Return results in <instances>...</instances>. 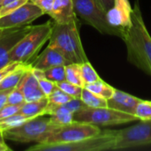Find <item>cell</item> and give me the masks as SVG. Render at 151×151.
I'll use <instances>...</instances> for the list:
<instances>
[{
	"mask_svg": "<svg viewBox=\"0 0 151 151\" xmlns=\"http://www.w3.org/2000/svg\"><path fill=\"white\" fill-rule=\"evenodd\" d=\"M81 72L85 85L95 82L99 79H101L98 73H96V71L92 66V65L89 63V61L81 64Z\"/></svg>",
	"mask_w": 151,
	"mask_h": 151,
	"instance_id": "obj_23",
	"label": "cell"
},
{
	"mask_svg": "<svg viewBox=\"0 0 151 151\" xmlns=\"http://www.w3.org/2000/svg\"><path fill=\"white\" fill-rule=\"evenodd\" d=\"M77 22L78 20L67 24L55 23L52 26L49 42L50 46L59 49L71 64H82L88 61L81 43Z\"/></svg>",
	"mask_w": 151,
	"mask_h": 151,
	"instance_id": "obj_2",
	"label": "cell"
},
{
	"mask_svg": "<svg viewBox=\"0 0 151 151\" xmlns=\"http://www.w3.org/2000/svg\"><path fill=\"white\" fill-rule=\"evenodd\" d=\"M142 99L124 91L115 89L113 96L107 100V107L121 112L134 115V111Z\"/></svg>",
	"mask_w": 151,
	"mask_h": 151,
	"instance_id": "obj_14",
	"label": "cell"
},
{
	"mask_svg": "<svg viewBox=\"0 0 151 151\" xmlns=\"http://www.w3.org/2000/svg\"><path fill=\"white\" fill-rule=\"evenodd\" d=\"M49 15L58 24H67L78 20L72 0H54Z\"/></svg>",
	"mask_w": 151,
	"mask_h": 151,
	"instance_id": "obj_16",
	"label": "cell"
},
{
	"mask_svg": "<svg viewBox=\"0 0 151 151\" xmlns=\"http://www.w3.org/2000/svg\"><path fill=\"white\" fill-rule=\"evenodd\" d=\"M28 119H27L20 114L15 113L8 118H5V119L0 120V130L2 132L6 131L8 129H11L12 127H18V126L23 124L25 121H27Z\"/></svg>",
	"mask_w": 151,
	"mask_h": 151,
	"instance_id": "obj_24",
	"label": "cell"
},
{
	"mask_svg": "<svg viewBox=\"0 0 151 151\" xmlns=\"http://www.w3.org/2000/svg\"><path fill=\"white\" fill-rule=\"evenodd\" d=\"M85 88L88 89L89 91L96 94L97 96L108 100L110 99L115 91V88H113L112 86L109 85L108 83H106L104 81H103L102 79H99L98 81L89 83V84H86L84 86Z\"/></svg>",
	"mask_w": 151,
	"mask_h": 151,
	"instance_id": "obj_19",
	"label": "cell"
},
{
	"mask_svg": "<svg viewBox=\"0 0 151 151\" xmlns=\"http://www.w3.org/2000/svg\"><path fill=\"white\" fill-rule=\"evenodd\" d=\"M1 7H2V4H1V2H0V9H1Z\"/></svg>",
	"mask_w": 151,
	"mask_h": 151,
	"instance_id": "obj_41",
	"label": "cell"
},
{
	"mask_svg": "<svg viewBox=\"0 0 151 151\" xmlns=\"http://www.w3.org/2000/svg\"><path fill=\"white\" fill-rule=\"evenodd\" d=\"M75 15L104 35H115L121 38V31L112 27L106 17V12L97 4L96 0H72Z\"/></svg>",
	"mask_w": 151,
	"mask_h": 151,
	"instance_id": "obj_7",
	"label": "cell"
},
{
	"mask_svg": "<svg viewBox=\"0 0 151 151\" xmlns=\"http://www.w3.org/2000/svg\"><path fill=\"white\" fill-rule=\"evenodd\" d=\"M22 63H19V62H11L8 65H6L5 66L0 68V81H3L8 74H10L12 72H13L16 68H18L19 66V65Z\"/></svg>",
	"mask_w": 151,
	"mask_h": 151,
	"instance_id": "obj_34",
	"label": "cell"
},
{
	"mask_svg": "<svg viewBox=\"0 0 151 151\" xmlns=\"http://www.w3.org/2000/svg\"><path fill=\"white\" fill-rule=\"evenodd\" d=\"M71 63L65 58L59 49L50 45L30 63L32 67L41 70H46L56 65H67Z\"/></svg>",
	"mask_w": 151,
	"mask_h": 151,
	"instance_id": "obj_13",
	"label": "cell"
},
{
	"mask_svg": "<svg viewBox=\"0 0 151 151\" xmlns=\"http://www.w3.org/2000/svg\"><path fill=\"white\" fill-rule=\"evenodd\" d=\"M65 78L66 81L84 88L85 83L83 81L81 72V64L72 63L65 65Z\"/></svg>",
	"mask_w": 151,
	"mask_h": 151,
	"instance_id": "obj_21",
	"label": "cell"
},
{
	"mask_svg": "<svg viewBox=\"0 0 151 151\" xmlns=\"http://www.w3.org/2000/svg\"><path fill=\"white\" fill-rule=\"evenodd\" d=\"M27 1H29V0H15L13 2H11V3L5 4V5H3L0 9V17L11 13L12 12H13L14 10L19 8L22 4H26Z\"/></svg>",
	"mask_w": 151,
	"mask_h": 151,
	"instance_id": "obj_31",
	"label": "cell"
},
{
	"mask_svg": "<svg viewBox=\"0 0 151 151\" xmlns=\"http://www.w3.org/2000/svg\"><path fill=\"white\" fill-rule=\"evenodd\" d=\"M11 148L8 147L7 144H5L4 141H0V151H11Z\"/></svg>",
	"mask_w": 151,
	"mask_h": 151,
	"instance_id": "obj_37",
	"label": "cell"
},
{
	"mask_svg": "<svg viewBox=\"0 0 151 151\" xmlns=\"http://www.w3.org/2000/svg\"><path fill=\"white\" fill-rule=\"evenodd\" d=\"M73 99V96H69L63 90H61L59 88H56L55 90L48 96V100L50 103L55 104H64L69 101Z\"/></svg>",
	"mask_w": 151,
	"mask_h": 151,
	"instance_id": "obj_28",
	"label": "cell"
},
{
	"mask_svg": "<svg viewBox=\"0 0 151 151\" xmlns=\"http://www.w3.org/2000/svg\"><path fill=\"white\" fill-rule=\"evenodd\" d=\"M81 101L88 106L91 108H99V107H107V100L97 96L96 94L89 91L88 89L83 88L81 96Z\"/></svg>",
	"mask_w": 151,
	"mask_h": 151,
	"instance_id": "obj_20",
	"label": "cell"
},
{
	"mask_svg": "<svg viewBox=\"0 0 151 151\" xmlns=\"http://www.w3.org/2000/svg\"><path fill=\"white\" fill-rule=\"evenodd\" d=\"M30 67V64H20L18 68L8 74L3 81H0V90L14 88L21 80L25 72Z\"/></svg>",
	"mask_w": 151,
	"mask_h": 151,
	"instance_id": "obj_18",
	"label": "cell"
},
{
	"mask_svg": "<svg viewBox=\"0 0 151 151\" xmlns=\"http://www.w3.org/2000/svg\"><path fill=\"white\" fill-rule=\"evenodd\" d=\"M96 2L105 12H107L112 7L114 0H96Z\"/></svg>",
	"mask_w": 151,
	"mask_h": 151,
	"instance_id": "obj_36",
	"label": "cell"
},
{
	"mask_svg": "<svg viewBox=\"0 0 151 151\" xmlns=\"http://www.w3.org/2000/svg\"><path fill=\"white\" fill-rule=\"evenodd\" d=\"M121 39L127 50V60L151 76V36L142 18L139 0L132 11V22L122 31Z\"/></svg>",
	"mask_w": 151,
	"mask_h": 151,
	"instance_id": "obj_1",
	"label": "cell"
},
{
	"mask_svg": "<svg viewBox=\"0 0 151 151\" xmlns=\"http://www.w3.org/2000/svg\"><path fill=\"white\" fill-rule=\"evenodd\" d=\"M136 120L138 119L133 114L121 112L109 107H86L73 113V121L88 123L98 127L118 126Z\"/></svg>",
	"mask_w": 151,
	"mask_h": 151,
	"instance_id": "obj_6",
	"label": "cell"
},
{
	"mask_svg": "<svg viewBox=\"0 0 151 151\" xmlns=\"http://www.w3.org/2000/svg\"><path fill=\"white\" fill-rule=\"evenodd\" d=\"M44 12L34 3L27 1L13 12L0 17V28L11 29L28 26Z\"/></svg>",
	"mask_w": 151,
	"mask_h": 151,
	"instance_id": "obj_10",
	"label": "cell"
},
{
	"mask_svg": "<svg viewBox=\"0 0 151 151\" xmlns=\"http://www.w3.org/2000/svg\"><path fill=\"white\" fill-rule=\"evenodd\" d=\"M21 105H13V104H5L1 110H0V120L4 119L5 118H8L15 113L18 112V111L20 109Z\"/></svg>",
	"mask_w": 151,
	"mask_h": 151,
	"instance_id": "obj_32",
	"label": "cell"
},
{
	"mask_svg": "<svg viewBox=\"0 0 151 151\" xmlns=\"http://www.w3.org/2000/svg\"><path fill=\"white\" fill-rule=\"evenodd\" d=\"M29 1L34 3L35 5H37L44 12V14L50 13L54 2V0H29Z\"/></svg>",
	"mask_w": 151,
	"mask_h": 151,
	"instance_id": "obj_33",
	"label": "cell"
},
{
	"mask_svg": "<svg viewBox=\"0 0 151 151\" xmlns=\"http://www.w3.org/2000/svg\"><path fill=\"white\" fill-rule=\"evenodd\" d=\"M38 82H39L41 89L42 90V92H43V94L45 95L46 97H48L55 90V88H57L56 83L50 81L46 77H42V78L38 79Z\"/></svg>",
	"mask_w": 151,
	"mask_h": 151,
	"instance_id": "obj_30",
	"label": "cell"
},
{
	"mask_svg": "<svg viewBox=\"0 0 151 151\" xmlns=\"http://www.w3.org/2000/svg\"><path fill=\"white\" fill-rule=\"evenodd\" d=\"M49 116H50V120L51 124L57 127H64L73 121V113H70V112L58 111Z\"/></svg>",
	"mask_w": 151,
	"mask_h": 151,
	"instance_id": "obj_25",
	"label": "cell"
},
{
	"mask_svg": "<svg viewBox=\"0 0 151 151\" xmlns=\"http://www.w3.org/2000/svg\"><path fill=\"white\" fill-rule=\"evenodd\" d=\"M132 11L129 0H114L112 7L106 12L107 20L112 27L122 33L132 22Z\"/></svg>",
	"mask_w": 151,
	"mask_h": 151,
	"instance_id": "obj_11",
	"label": "cell"
},
{
	"mask_svg": "<svg viewBox=\"0 0 151 151\" xmlns=\"http://www.w3.org/2000/svg\"><path fill=\"white\" fill-rule=\"evenodd\" d=\"M19 84L22 89L26 102L37 101L46 97L40 88L38 80L31 72V65L25 72Z\"/></svg>",
	"mask_w": 151,
	"mask_h": 151,
	"instance_id": "obj_15",
	"label": "cell"
},
{
	"mask_svg": "<svg viewBox=\"0 0 151 151\" xmlns=\"http://www.w3.org/2000/svg\"><path fill=\"white\" fill-rule=\"evenodd\" d=\"M56 85L58 88H59L61 90H63L64 92H65L69 96H73V98H81L82 88H83L82 87L73 84V83L67 81L66 80L60 81V82H58V83H56Z\"/></svg>",
	"mask_w": 151,
	"mask_h": 151,
	"instance_id": "obj_27",
	"label": "cell"
},
{
	"mask_svg": "<svg viewBox=\"0 0 151 151\" xmlns=\"http://www.w3.org/2000/svg\"><path fill=\"white\" fill-rule=\"evenodd\" d=\"M33 26L11 28L0 37V68L11 63L10 53L14 46L31 30Z\"/></svg>",
	"mask_w": 151,
	"mask_h": 151,
	"instance_id": "obj_12",
	"label": "cell"
},
{
	"mask_svg": "<svg viewBox=\"0 0 151 151\" xmlns=\"http://www.w3.org/2000/svg\"><path fill=\"white\" fill-rule=\"evenodd\" d=\"M58 127L51 124L50 118L42 116L30 119L23 124L3 132L4 138L18 142H42L45 137Z\"/></svg>",
	"mask_w": 151,
	"mask_h": 151,
	"instance_id": "obj_5",
	"label": "cell"
},
{
	"mask_svg": "<svg viewBox=\"0 0 151 151\" xmlns=\"http://www.w3.org/2000/svg\"><path fill=\"white\" fill-rule=\"evenodd\" d=\"M12 89H13V88L0 90V110L7 104V99H8L9 94L12 92Z\"/></svg>",
	"mask_w": 151,
	"mask_h": 151,
	"instance_id": "obj_35",
	"label": "cell"
},
{
	"mask_svg": "<svg viewBox=\"0 0 151 151\" xmlns=\"http://www.w3.org/2000/svg\"><path fill=\"white\" fill-rule=\"evenodd\" d=\"M119 130H102L89 138L65 143H37L27 151H104L113 150L118 141Z\"/></svg>",
	"mask_w": 151,
	"mask_h": 151,
	"instance_id": "obj_3",
	"label": "cell"
},
{
	"mask_svg": "<svg viewBox=\"0 0 151 151\" xmlns=\"http://www.w3.org/2000/svg\"><path fill=\"white\" fill-rule=\"evenodd\" d=\"M45 77L54 83L65 81V65H56L43 70Z\"/></svg>",
	"mask_w": 151,
	"mask_h": 151,
	"instance_id": "obj_22",
	"label": "cell"
},
{
	"mask_svg": "<svg viewBox=\"0 0 151 151\" xmlns=\"http://www.w3.org/2000/svg\"><path fill=\"white\" fill-rule=\"evenodd\" d=\"M7 31H8V29H3V28H0V37H1L4 34H5Z\"/></svg>",
	"mask_w": 151,
	"mask_h": 151,
	"instance_id": "obj_39",
	"label": "cell"
},
{
	"mask_svg": "<svg viewBox=\"0 0 151 151\" xmlns=\"http://www.w3.org/2000/svg\"><path fill=\"white\" fill-rule=\"evenodd\" d=\"M13 1H15V0H3V1L1 2V4H2V6H3V5H5V4H7L11 3V2H13Z\"/></svg>",
	"mask_w": 151,
	"mask_h": 151,
	"instance_id": "obj_38",
	"label": "cell"
},
{
	"mask_svg": "<svg viewBox=\"0 0 151 151\" xmlns=\"http://www.w3.org/2000/svg\"><path fill=\"white\" fill-rule=\"evenodd\" d=\"M151 145V120H140L138 124L119 130L113 150L134 149Z\"/></svg>",
	"mask_w": 151,
	"mask_h": 151,
	"instance_id": "obj_9",
	"label": "cell"
},
{
	"mask_svg": "<svg viewBox=\"0 0 151 151\" xmlns=\"http://www.w3.org/2000/svg\"><path fill=\"white\" fill-rule=\"evenodd\" d=\"M25 97L24 94L22 92V89L18 84L9 94L8 99H7V104H13V105H22L25 103Z\"/></svg>",
	"mask_w": 151,
	"mask_h": 151,
	"instance_id": "obj_29",
	"label": "cell"
},
{
	"mask_svg": "<svg viewBox=\"0 0 151 151\" xmlns=\"http://www.w3.org/2000/svg\"><path fill=\"white\" fill-rule=\"evenodd\" d=\"M4 134H3V132L0 130V141H4Z\"/></svg>",
	"mask_w": 151,
	"mask_h": 151,
	"instance_id": "obj_40",
	"label": "cell"
},
{
	"mask_svg": "<svg viewBox=\"0 0 151 151\" xmlns=\"http://www.w3.org/2000/svg\"><path fill=\"white\" fill-rule=\"evenodd\" d=\"M2 1H3V0H0V2H2Z\"/></svg>",
	"mask_w": 151,
	"mask_h": 151,
	"instance_id": "obj_42",
	"label": "cell"
},
{
	"mask_svg": "<svg viewBox=\"0 0 151 151\" xmlns=\"http://www.w3.org/2000/svg\"><path fill=\"white\" fill-rule=\"evenodd\" d=\"M48 103V97H44L37 101L25 102L17 113L27 119H34L36 117L44 116V111L46 110Z\"/></svg>",
	"mask_w": 151,
	"mask_h": 151,
	"instance_id": "obj_17",
	"label": "cell"
},
{
	"mask_svg": "<svg viewBox=\"0 0 151 151\" xmlns=\"http://www.w3.org/2000/svg\"><path fill=\"white\" fill-rule=\"evenodd\" d=\"M134 116L138 120H151V101L141 100L135 108Z\"/></svg>",
	"mask_w": 151,
	"mask_h": 151,
	"instance_id": "obj_26",
	"label": "cell"
},
{
	"mask_svg": "<svg viewBox=\"0 0 151 151\" xmlns=\"http://www.w3.org/2000/svg\"><path fill=\"white\" fill-rule=\"evenodd\" d=\"M98 126L73 121L72 123L55 129L40 143H65L81 141L101 133Z\"/></svg>",
	"mask_w": 151,
	"mask_h": 151,
	"instance_id": "obj_8",
	"label": "cell"
},
{
	"mask_svg": "<svg viewBox=\"0 0 151 151\" xmlns=\"http://www.w3.org/2000/svg\"><path fill=\"white\" fill-rule=\"evenodd\" d=\"M52 26L50 21L33 26L25 37H23L12 50L10 53L11 62L30 64L35 59L42 45L50 40Z\"/></svg>",
	"mask_w": 151,
	"mask_h": 151,
	"instance_id": "obj_4",
	"label": "cell"
}]
</instances>
